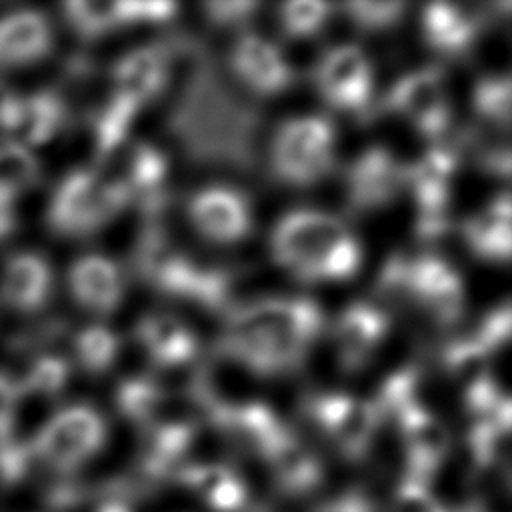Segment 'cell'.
I'll return each instance as SVG.
<instances>
[{"label":"cell","mask_w":512,"mask_h":512,"mask_svg":"<svg viewBox=\"0 0 512 512\" xmlns=\"http://www.w3.org/2000/svg\"><path fill=\"white\" fill-rule=\"evenodd\" d=\"M322 320V310L308 298L254 300L230 312L222 352L254 374H284L300 366Z\"/></svg>","instance_id":"6da1fadb"},{"label":"cell","mask_w":512,"mask_h":512,"mask_svg":"<svg viewBox=\"0 0 512 512\" xmlns=\"http://www.w3.org/2000/svg\"><path fill=\"white\" fill-rule=\"evenodd\" d=\"M270 252L302 282H340L362 264V246L336 216L312 208L284 214L272 228Z\"/></svg>","instance_id":"7a4b0ae2"},{"label":"cell","mask_w":512,"mask_h":512,"mask_svg":"<svg viewBox=\"0 0 512 512\" xmlns=\"http://www.w3.org/2000/svg\"><path fill=\"white\" fill-rule=\"evenodd\" d=\"M336 158L334 126L324 116L284 120L270 142L272 172L290 186H312L332 172Z\"/></svg>","instance_id":"3957f363"},{"label":"cell","mask_w":512,"mask_h":512,"mask_svg":"<svg viewBox=\"0 0 512 512\" xmlns=\"http://www.w3.org/2000/svg\"><path fill=\"white\" fill-rule=\"evenodd\" d=\"M128 202V196L98 170L76 168L60 180L46 218L58 236H88L114 218Z\"/></svg>","instance_id":"277c9868"},{"label":"cell","mask_w":512,"mask_h":512,"mask_svg":"<svg viewBox=\"0 0 512 512\" xmlns=\"http://www.w3.org/2000/svg\"><path fill=\"white\" fill-rule=\"evenodd\" d=\"M106 440V424L92 406L76 404L52 416L36 436V452L56 468H72L94 456Z\"/></svg>","instance_id":"5b68a950"},{"label":"cell","mask_w":512,"mask_h":512,"mask_svg":"<svg viewBox=\"0 0 512 512\" xmlns=\"http://www.w3.org/2000/svg\"><path fill=\"white\" fill-rule=\"evenodd\" d=\"M316 86L320 96L336 110L360 112L366 108L374 76L372 64L356 44L330 48L316 66Z\"/></svg>","instance_id":"8992f818"},{"label":"cell","mask_w":512,"mask_h":512,"mask_svg":"<svg viewBox=\"0 0 512 512\" xmlns=\"http://www.w3.org/2000/svg\"><path fill=\"white\" fill-rule=\"evenodd\" d=\"M404 294L438 324L450 326L464 314L460 274L438 256H420L404 264Z\"/></svg>","instance_id":"52a82bcc"},{"label":"cell","mask_w":512,"mask_h":512,"mask_svg":"<svg viewBox=\"0 0 512 512\" xmlns=\"http://www.w3.org/2000/svg\"><path fill=\"white\" fill-rule=\"evenodd\" d=\"M194 230L214 244H238L252 234L254 216L242 192L226 184L200 188L188 202Z\"/></svg>","instance_id":"ba28073f"},{"label":"cell","mask_w":512,"mask_h":512,"mask_svg":"<svg viewBox=\"0 0 512 512\" xmlns=\"http://www.w3.org/2000/svg\"><path fill=\"white\" fill-rule=\"evenodd\" d=\"M388 106L428 138H438L450 124L444 78L432 66L400 76L388 94Z\"/></svg>","instance_id":"9c48e42d"},{"label":"cell","mask_w":512,"mask_h":512,"mask_svg":"<svg viewBox=\"0 0 512 512\" xmlns=\"http://www.w3.org/2000/svg\"><path fill=\"white\" fill-rule=\"evenodd\" d=\"M310 416L346 458H360L368 450L380 422L372 402L348 394L316 396Z\"/></svg>","instance_id":"30bf717a"},{"label":"cell","mask_w":512,"mask_h":512,"mask_svg":"<svg viewBox=\"0 0 512 512\" xmlns=\"http://www.w3.org/2000/svg\"><path fill=\"white\" fill-rule=\"evenodd\" d=\"M230 68L250 92L258 96H276L294 82V72L270 40L258 34H240L230 48Z\"/></svg>","instance_id":"8fae6325"},{"label":"cell","mask_w":512,"mask_h":512,"mask_svg":"<svg viewBox=\"0 0 512 512\" xmlns=\"http://www.w3.org/2000/svg\"><path fill=\"white\" fill-rule=\"evenodd\" d=\"M390 320L382 306L354 302L342 310L334 328V342L340 364L348 372L360 370L388 334Z\"/></svg>","instance_id":"7c38bea8"},{"label":"cell","mask_w":512,"mask_h":512,"mask_svg":"<svg viewBox=\"0 0 512 512\" xmlns=\"http://www.w3.org/2000/svg\"><path fill=\"white\" fill-rule=\"evenodd\" d=\"M406 184L402 166L386 148L364 150L348 172V194L354 208L372 210L390 204Z\"/></svg>","instance_id":"4fadbf2b"},{"label":"cell","mask_w":512,"mask_h":512,"mask_svg":"<svg viewBox=\"0 0 512 512\" xmlns=\"http://www.w3.org/2000/svg\"><path fill=\"white\" fill-rule=\"evenodd\" d=\"M68 288L78 306L92 314H110L124 296V274L104 254H86L72 262Z\"/></svg>","instance_id":"5bb4252c"},{"label":"cell","mask_w":512,"mask_h":512,"mask_svg":"<svg viewBox=\"0 0 512 512\" xmlns=\"http://www.w3.org/2000/svg\"><path fill=\"white\" fill-rule=\"evenodd\" d=\"M168 56L162 46H140L126 52L112 70L114 94L140 108L160 96L168 82Z\"/></svg>","instance_id":"9a60e30c"},{"label":"cell","mask_w":512,"mask_h":512,"mask_svg":"<svg viewBox=\"0 0 512 512\" xmlns=\"http://www.w3.org/2000/svg\"><path fill=\"white\" fill-rule=\"evenodd\" d=\"M54 46L48 18L38 10H18L0 18V68L40 62Z\"/></svg>","instance_id":"2e32d148"},{"label":"cell","mask_w":512,"mask_h":512,"mask_svg":"<svg viewBox=\"0 0 512 512\" xmlns=\"http://www.w3.org/2000/svg\"><path fill=\"white\" fill-rule=\"evenodd\" d=\"M52 292V268L36 252L12 254L0 276V298L18 312L40 310Z\"/></svg>","instance_id":"e0dca14e"},{"label":"cell","mask_w":512,"mask_h":512,"mask_svg":"<svg viewBox=\"0 0 512 512\" xmlns=\"http://www.w3.org/2000/svg\"><path fill=\"white\" fill-rule=\"evenodd\" d=\"M396 418L408 450V462L412 468L410 478L422 482V478L430 476L444 460L448 452V432L444 424L420 402L406 406L396 414Z\"/></svg>","instance_id":"ac0fdd59"},{"label":"cell","mask_w":512,"mask_h":512,"mask_svg":"<svg viewBox=\"0 0 512 512\" xmlns=\"http://www.w3.org/2000/svg\"><path fill=\"white\" fill-rule=\"evenodd\" d=\"M136 338L160 370L188 366L198 352L190 328L168 314L144 316L136 328Z\"/></svg>","instance_id":"d6986e66"},{"label":"cell","mask_w":512,"mask_h":512,"mask_svg":"<svg viewBox=\"0 0 512 512\" xmlns=\"http://www.w3.org/2000/svg\"><path fill=\"white\" fill-rule=\"evenodd\" d=\"M480 32V18L460 4L432 2L422 12V34L426 44L442 54H462Z\"/></svg>","instance_id":"ffe728a7"},{"label":"cell","mask_w":512,"mask_h":512,"mask_svg":"<svg viewBox=\"0 0 512 512\" xmlns=\"http://www.w3.org/2000/svg\"><path fill=\"white\" fill-rule=\"evenodd\" d=\"M464 240L468 248L484 260L500 262L510 256V198L500 194L486 208L464 222Z\"/></svg>","instance_id":"44dd1931"},{"label":"cell","mask_w":512,"mask_h":512,"mask_svg":"<svg viewBox=\"0 0 512 512\" xmlns=\"http://www.w3.org/2000/svg\"><path fill=\"white\" fill-rule=\"evenodd\" d=\"M66 104L54 90H38L20 96V108L10 136L20 146H34L50 140L64 124Z\"/></svg>","instance_id":"7402d4cb"},{"label":"cell","mask_w":512,"mask_h":512,"mask_svg":"<svg viewBox=\"0 0 512 512\" xmlns=\"http://www.w3.org/2000/svg\"><path fill=\"white\" fill-rule=\"evenodd\" d=\"M280 486L288 492H306L320 480V464L314 454L290 432L284 430L264 452Z\"/></svg>","instance_id":"603a6c76"},{"label":"cell","mask_w":512,"mask_h":512,"mask_svg":"<svg viewBox=\"0 0 512 512\" xmlns=\"http://www.w3.org/2000/svg\"><path fill=\"white\" fill-rule=\"evenodd\" d=\"M40 162L16 142L0 146V196L16 200V196L40 180Z\"/></svg>","instance_id":"cb8c5ba5"},{"label":"cell","mask_w":512,"mask_h":512,"mask_svg":"<svg viewBox=\"0 0 512 512\" xmlns=\"http://www.w3.org/2000/svg\"><path fill=\"white\" fill-rule=\"evenodd\" d=\"M120 338L106 326L92 324L74 336V356L88 374L106 372L118 358Z\"/></svg>","instance_id":"d4e9b609"},{"label":"cell","mask_w":512,"mask_h":512,"mask_svg":"<svg viewBox=\"0 0 512 512\" xmlns=\"http://www.w3.org/2000/svg\"><path fill=\"white\" fill-rule=\"evenodd\" d=\"M64 14L72 30L84 38H98L124 24L120 2L74 0L64 4Z\"/></svg>","instance_id":"484cf974"},{"label":"cell","mask_w":512,"mask_h":512,"mask_svg":"<svg viewBox=\"0 0 512 512\" xmlns=\"http://www.w3.org/2000/svg\"><path fill=\"white\" fill-rule=\"evenodd\" d=\"M510 78L508 76H482L472 90L474 112L496 126L510 122Z\"/></svg>","instance_id":"4316f807"},{"label":"cell","mask_w":512,"mask_h":512,"mask_svg":"<svg viewBox=\"0 0 512 512\" xmlns=\"http://www.w3.org/2000/svg\"><path fill=\"white\" fill-rule=\"evenodd\" d=\"M332 4L320 0H290L280 4L278 20L282 32L290 38H308L322 30L330 16Z\"/></svg>","instance_id":"83f0119b"},{"label":"cell","mask_w":512,"mask_h":512,"mask_svg":"<svg viewBox=\"0 0 512 512\" xmlns=\"http://www.w3.org/2000/svg\"><path fill=\"white\" fill-rule=\"evenodd\" d=\"M70 366L62 356H40L32 362L24 380L18 382V396L32 392L40 396H56L68 380Z\"/></svg>","instance_id":"f1b7e54d"},{"label":"cell","mask_w":512,"mask_h":512,"mask_svg":"<svg viewBox=\"0 0 512 512\" xmlns=\"http://www.w3.org/2000/svg\"><path fill=\"white\" fill-rule=\"evenodd\" d=\"M352 22L366 32H384L394 28L406 10L404 2H348L346 6Z\"/></svg>","instance_id":"f546056e"},{"label":"cell","mask_w":512,"mask_h":512,"mask_svg":"<svg viewBox=\"0 0 512 512\" xmlns=\"http://www.w3.org/2000/svg\"><path fill=\"white\" fill-rule=\"evenodd\" d=\"M392 512H446L442 504L426 490L424 482L408 478L396 492Z\"/></svg>","instance_id":"4dcf8cb0"},{"label":"cell","mask_w":512,"mask_h":512,"mask_svg":"<svg viewBox=\"0 0 512 512\" xmlns=\"http://www.w3.org/2000/svg\"><path fill=\"white\" fill-rule=\"evenodd\" d=\"M510 336V306L502 304L492 310L484 320L478 332L472 336L486 352L502 346Z\"/></svg>","instance_id":"1f68e13d"},{"label":"cell","mask_w":512,"mask_h":512,"mask_svg":"<svg viewBox=\"0 0 512 512\" xmlns=\"http://www.w3.org/2000/svg\"><path fill=\"white\" fill-rule=\"evenodd\" d=\"M216 512H242L248 504V490L234 472L222 482V486L206 500Z\"/></svg>","instance_id":"d6a6232c"},{"label":"cell","mask_w":512,"mask_h":512,"mask_svg":"<svg viewBox=\"0 0 512 512\" xmlns=\"http://www.w3.org/2000/svg\"><path fill=\"white\" fill-rule=\"evenodd\" d=\"M122 22H148V20H166L176 12L172 2H120Z\"/></svg>","instance_id":"836d02e7"},{"label":"cell","mask_w":512,"mask_h":512,"mask_svg":"<svg viewBox=\"0 0 512 512\" xmlns=\"http://www.w3.org/2000/svg\"><path fill=\"white\" fill-rule=\"evenodd\" d=\"M208 18L218 26L240 24L256 10L254 2H208L204 6Z\"/></svg>","instance_id":"e575fe53"},{"label":"cell","mask_w":512,"mask_h":512,"mask_svg":"<svg viewBox=\"0 0 512 512\" xmlns=\"http://www.w3.org/2000/svg\"><path fill=\"white\" fill-rule=\"evenodd\" d=\"M18 386L6 374L0 372V444L8 442V432L12 428L14 408L18 400Z\"/></svg>","instance_id":"d590c367"},{"label":"cell","mask_w":512,"mask_h":512,"mask_svg":"<svg viewBox=\"0 0 512 512\" xmlns=\"http://www.w3.org/2000/svg\"><path fill=\"white\" fill-rule=\"evenodd\" d=\"M20 108V96L0 80V132L10 134Z\"/></svg>","instance_id":"8d00e7d4"},{"label":"cell","mask_w":512,"mask_h":512,"mask_svg":"<svg viewBox=\"0 0 512 512\" xmlns=\"http://www.w3.org/2000/svg\"><path fill=\"white\" fill-rule=\"evenodd\" d=\"M322 512H372L370 502L362 494H346L338 502L328 504Z\"/></svg>","instance_id":"74e56055"},{"label":"cell","mask_w":512,"mask_h":512,"mask_svg":"<svg viewBox=\"0 0 512 512\" xmlns=\"http://www.w3.org/2000/svg\"><path fill=\"white\" fill-rule=\"evenodd\" d=\"M14 226H16L14 200L0 196V242L12 234Z\"/></svg>","instance_id":"f35d334b"},{"label":"cell","mask_w":512,"mask_h":512,"mask_svg":"<svg viewBox=\"0 0 512 512\" xmlns=\"http://www.w3.org/2000/svg\"><path fill=\"white\" fill-rule=\"evenodd\" d=\"M100 512H128V508H126L122 502L110 500V502H106V504L100 508Z\"/></svg>","instance_id":"ab89813d"}]
</instances>
